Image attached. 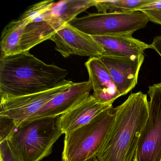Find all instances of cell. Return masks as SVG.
Here are the masks:
<instances>
[{"label": "cell", "mask_w": 161, "mask_h": 161, "mask_svg": "<svg viewBox=\"0 0 161 161\" xmlns=\"http://www.w3.org/2000/svg\"><path fill=\"white\" fill-rule=\"evenodd\" d=\"M1 161H22L9 140L0 143Z\"/></svg>", "instance_id": "obj_18"}, {"label": "cell", "mask_w": 161, "mask_h": 161, "mask_svg": "<svg viewBox=\"0 0 161 161\" xmlns=\"http://www.w3.org/2000/svg\"><path fill=\"white\" fill-rule=\"evenodd\" d=\"M59 117L26 120L18 127L8 140L22 161H41L51 154L63 134Z\"/></svg>", "instance_id": "obj_3"}, {"label": "cell", "mask_w": 161, "mask_h": 161, "mask_svg": "<svg viewBox=\"0 0 161 161\" xmlns=\"http://www.w3.org/2000/svg\"><path fill=\"white\" fill-rule=\"evenodd\" d=\"M74 84L64 80L56 87L36 94L1 99L0 116L14 119L17 127L39 111L56 95L67 90Z\"/></svg>", "instance_id": "obj_7"}, {"label": "cell", "mask_w": 161, "mask_h": 161, "mask_svg": "<svg viewBox=\"0 0 161 161\" xmlns=\"http://www.w3.org/2000/svg\"><path fill=\"white\" fill-rule=\"evenodd\" d=\"M116 108L103 111L91 122L65 134L63 161H85L97 156L115 118Z\"/></svg>", "instance_id": "obj_4"}, {"label": "cell", "mask_w": 161, "mask_h": 161, "mask_svg": "<svg viewBox=\"0 0 161 161\" xmlns=\"http://www.w3.org/2000/svg\"><path fill=\"white\" fill-rule=\"evenodd\" d=\"M55 50L64 58L79 55L90 58L99 57L104 53L101 46L93 38L67 23L51 37Z\"/></svg>", "instance_id": "obj_9"}, {"label": "cell", "mask_w": 161, "mask_h": 161, "mask_svg": "<svg viewBox=\"0 0 161 161\" xmlns=\"http://www.w3.org/2000/svg\"><path fill=\"white\" fill-rule=\"evenodd\" d=\"M66 69L47 64L29 51L0 57L1 99L40 93L56 87L68 75Z\"/></svg>", "instance_id": "obj_1"}, {"label": "cell", "mask_w": 161, "mask_h": 161, "mask_svg": "<svg viewBox=\"0 0 161 161\" xmlns=\"http://www.w3.org/2000/svg\"><path fill=\"white\" fill-rule=\"evenodd\" d=\"M147 95L131 93L116 107L115 118L97 155L99 161H133L141 131L148 115Z\"/></svg>", "instance_id": "obj_2"}, {"label": "cell", "mask_w": 161, "mask_h": 161, "mask_svg": "<svg viewBox=\"0 0 161 161\" xmlns=\"http://www.w3.org/2000/svg\"><path fill=\"white\" fill-rule=\"evenodd\" d=\"M149 48L154 50L161 57V36L154 37L152 43L149 45Z\"/></svg>", "instance_id": "obj_20"}, {"label": "cell", "mask_w": 161, "mask_h": 161, "mask_svg": "<svg viewBox=\"0 0 161 161\" xmlns=\"http://www.w3.org/2000/svg\"><path fill=\"white\" fill-rule=\"evenodd\" d=\"M85 65L93 88L92 96L100 103L113 106L114 101L121 96L107 68L98 57L89 58Z\"/></svg>", "instance_id": "obj_12"}, {"label": "cell", "mask_w": 161, "mask_h": 161, "mask_svg": "<svg viewBox=\"0 0 161 161\" xmlns=\"http://www.w3.org/2000/svg\"><path fill=\"white\" fill-rule=\"evenodd\" d=\"M149 20L140 11L124 13L89 14L69 23L91 36L132 35L147 26Z\"/></svg>", "instance_id": "obj_5"}, {"label": "cell", "mask_w": 161, "mask_h": 161, "mask_svg": "<svg viewBox=\"0 0 161 161\" xmlns=\"http://www.w3.org/2000/svg\"><path fill=\"white\" fill-rule=\"evenodd\" d=\"M154 0H95V7L100 14L124 13L138 11Z\"/></svg>", "instance_id": "obj_16"}, {"label": "cell", "mask_w": 161, "mask_h": 161, "mask_svg": "<svg viewBox=\"0 0 161 161\" xmlns=\"http://www.w3.org/2000/svg\"><path fill=\"white\" fill-rule=\"evenodd\" d=\"M99 58L109 70L121 97L135 87L145 58L144 54L130 58L103 55Z\"/></svg>", "instance_id": "obj_10"}, {"label": "cell", "mask_w": 161, "mask_h": 161, "mask_svg": "<svg viewBox=\"0 0 161 161\" xmlns=\"http://www.w3.org/2000/svg\"><path fill=\"white\" fill-rule=\"evenodd\" d=\"M17 128L14 119L0 116V143L8 140Z\"/></svg>", "instance_id": "obj_17"}, {"label": "cell", "mask_w": 161, "mask_h": 161, "mask_svg": "<svg viewBox=\"0 0 161 161\" xmlns=\"http://www.w3.org/2000/svg\"><path fill=\"white\" fill-rule=\"evenodd\" d=\"M161 9V1L154 0L153 2L144 5L138 9V11H145V10H160Z\"/></svg>", "instance_id": "obj_21"}, {"label": "cell", "mask_w": 161, "mask_h": 161, "mask_svg": "<svg viewBox=\"0 0 161 161\" xmlns=\"http://www.w3.org/2000/svg\"><path fill=\"white\" fill-rule=\"evenodd\" d=\"M141 12L147 16L149 21L161 26V9L145 10Z\"/></svg>", "instance_id": "obj_19"}, {"label": "cell", "mask_w": 161, "mask_h": 161, "mask_svg": "<svg viewBox=\"0 0 161 161\" xmlns=\"http://www.w3.org/2000/svg\"><path fill=\"white\" fill-rule=\"evenodd\" d=\"M92 89L89 81L74 83L69 89L56 95L26 120L60 116L86 100Z\"/></svg>", "instance_id": "obj_11"}, {"label": "cell", "mask_w": 161, "mask_h": 161, "mask_svg": "<svg viewBox=\"0 0 161 161\" xmlns=\"http://www.w3.org/2000/svg\"><path fill=\"white\" fill-rule=\"evenodd\" d=\"M54 1H45L34 4L25 13L30 19L25 28L21 41V50L29 51L33 47L51 37L63 25L45 14L46 10L54 3Z\"/></svg>", "instance_id": "obj_8"}, {"label": "cell", "mask_w": 161, "mask_h": 161, "mask_svg": "<svg viewBox=\"0 0 161 161\" xmlns=\"http://www.w3.org/2000/svg\"><path fill=\"white\" fill-rule=\"evenodd\" d=\"M85 161H99L98 160L97 158V156H94V157H91L89 159H87V160Z\"/></svg>", "instance_id": "obj_22"}, {"label": "cell", "mask_w": 161, "mask_h": 161, "mask_svg": "<svg viewBox=\"0 0 161 161\" xmlns=\"http://www.w3.org/2000/svg\"><path fill=\"white\" fill-rule=\"evenodd\" d=\"M104 50L103 55L117 57H137L144 54L149 45L134 38L131 35L92 36Z\"/></svg>", "instance_id": "obj_14"}, {"label": "cell", "mask_w": 161, "mask_h": 161, "mask_svg": "<svg viewBox=\"0 0 161 161\" xmlns=\"http://www.w3.org/2000/svg\"><path fill=\"white\" fill-rule=\"evenodd\" d=\"M29 22V17L23 14L19 19L13 20L6 26L2 35L1 57L14 55L21 52V39Z\"/></svg>", "instance_id": "obj_15"}, {"label": "cell", "mask_w": 161, "mask_h": 161, "mask_svg": "<svg viewBox=\"0 0 161 161\" xmlns=\"http://www.w3.org/2000/svg\"><path fill=\"white\" fill-rule=\"evenodd\" d=\"M148 89V115L133 161H161V82Z\"/></svg>", "instance_id": "obj_6"}, {"label": "cell", "mask_w": 161, "mask_h": 161, "mask_svg": "<svg viewBox=\"0 0 161 161\" xmlns=\"http://www.w3.org/2000/svg\"><path fill=\"white\" fill-rule=\"evenodd\" d=\"M111 105L99 103L92 95L76 107L60 116L59 123L63 134L74 130L91 122Z\"/></svg>", "instance_id": "obj_13"}]
</instances>
